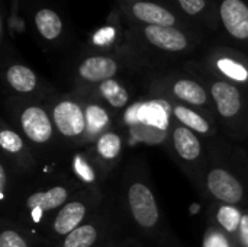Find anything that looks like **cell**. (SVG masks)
Returning a JSON list of instances; mask_svg holds the SVG:
<instances>
[{"mask_svg": "<svg viewBox=\"0 0 248 247\" xmlns=\"http://www.w3.org/2000/svg\"><path fill=\"white\" fill-rule=\"evenodd\" d=\"M121 208L129 224L145 240L158 247H180L155 197L148 166L141 157L132 159L122 173Z\"/></svg>", "mask_w": 248, "mask_h": 247, "instance_id": "6da1fadb", "label": "cell"}, {"mask_svg": "<svg viewBox=\"0 0 248 247\" xmlns=\"http://www.w3.org/2000/svg\"><path fill=\"white\" fill-rule=\"evenodd\" d=\"M71 181L64 169L54 175H38L35 179L25 181L16 204L9 218L45 246V231L58 210L81 191Z\"/></svg>", "mask_w": 248, "mask_h": 247, "instance_id": "7a4b0ae2", "label": "cell"}, {"mask_svg": "<svg viewBox=\"0 0 248 247\" xmlns=\"http://www.w3.org/2000/svg\"><path fill=\"white\" fill-rule=\"evenodd\" d=\"M196 189L209 204L248 208V154L232 141L209 147L208 165Z\"/></svg>", "mask_w": 248, "mask_h": 247, "instance_id": "3957f363", "label": "cell"}, {"mask_svg": "<svg viewBox=\"0 0 248 247\" xmlns=\"http://www.w3.org/2000/svg\"><path fill=\"white\" fill-rule=\"evenodd\" d=\"M4 109L7 122L32 147L41 162V169L48 163H62L65 151L57 137L45 100L9 96Z\"/></svg>", "mask_w": 248, "mask_h": 247, "instance_id": "277c9868", "label": "cell"}, {"mask_svg": "<svg viewBox=\"0 0 248 247\" xmlns=\"http://www.w3.org/2000/svg\"><path fill=\"white\" fill-rule=\"evenodd\" d=\"M211 93L217 121L225 137L234 144H241L248 137V90L234 83L211 76L205 77Z\"/></svg>", "mask_w": 248, "mask_h": 247, "instance_id": "5b68a950", "label": "cell"}, {"mask_svg": "<svg viewBox=\"0 0 248 247\" xmlns=\"http://www.w3.org/2000/svg\"><path fill=\"white\" fill-rule=\"evenodd\" d=\"M105 189H81L54 215L45 231V246L54 247L92 218L105 204Z\"/></svg>", "mask_w": 248, "mask_h": 247, "instance_id": "8992f818", "label": "cell"}, {"mask_svg": "<svg viewBox=\"0 0 248 247\" xmlns=\"http://www.w3.org/2000/svg\"><path fill=\"white\" fill-rule=\"evenodd\" d=\"M167 148L187 179L198 188L209 159V147L202 137L176 121H170Z\"/></svg>", "mask_w": 248, "mask_h": 247, "instance_id": "52a82bcc", "label": "cell"}, {"mask_svg": "<svg viewBox=\"0 0 248 247\" xmlns=\"http://www.w3.org/2000/svg\"><path fill=\"white\" fill-rule=\"evenodd\" d=\"M57 137L65 153L84 147L86 119L81 98L73 92L67 95H54L46 100Z\"/></svg>", "mask_w": 248, "mask_h": 247, "instance_id": "ba28073f", "label": "cell"}, {"mask_svg": "<svg viewBox=\"0 0 248 247\" xmlns=\"http://www.w3.org/2000/svg\"><path fill=\"white\" fill-rule=\"evenodd\" d=\"M151 89L161 100H173L192 108H196L217 119L215 106L205 82L187 76L169 74L160 77L151 84ZM218 122V121H217Z\"/></svg>", "mask_w": 248, "mask_h": 247, "instance_id": "9c48e42d", "label": "cell"}, {"mask_svg": "<svg viewBox=\"0 0 248 247\" xmlns=\"http://www.w3.org/2000/svg\"><path fill=\"white\" fill-rule=\"evenodd\" d=\"M0 157L6 159L23 181L35 179L39 175L41 162L38 156L6 118L0 121Z\"/></svg>", "mask_w": 248, "mask_h": 247, "instance_id": "30bf717a", "label": "cell"}, {"mask_svg": "<svg viewBox=\"0 0 248 247\" xmlns=\"http://www.w3.org/2000/svg\"><path fill=\"white\" fill-rule=\"evenodd\" d=\"M118 221L109 205L102 208L84 224L71 231L54 247H102L113 240Z\"/></svg>", "mask_w": 248, "mask_h": 247, "instance_id": "8fae6325", "label": "cell"}, {"mask_svg": "<svg viewBox=\"0 0 248 247\" xmlns=\"http://www.w3.org/2000/svg\"><path fill=\"white\" fill-rule=\"evenodd\" d=\"M164 102L167 105V111L171 121H176L183 127L189 128L190 131L196 132L199 137L205 140L208 147L219 146L230 141L222 132L217 119H214L212 116L183 103H177L173 100H164Z\"/></svg>", "mask_w": 248, "mask_h": 247, "instance_id": "7c38bea8", "label": "cell"}, {"mask_svg": "<svg viewBox=\"0 0 248 247\" xmlns=\"http://www.w3.org/2000/svg\"><path fill=\"white\" fill-rule=\"evenodd\" d=\"M65 175L83 189H103L106 176L102 173L86 147L65 153L62 160Z\"/></svg>", "mask_w": 248, "mask_h": 247, "instance_id": "4fadbf2b", "label": "cell"}, {"mask_svg": "<svg viewBox=\"0 0 248 247\" xmlns=\"http://www.w3.org/2000/svg\"><path fill=\"white\" fill-rule=\"evenodd\" d=\"M121 70L118 58L110 55H90L81 60L76 67L74 92H87L100 83L116 77Z\"/></svg>", "mask_w": 248, "mask_h": 247, "instance_id": "5bb4252c", "label": "cell"}, {"mask_svg": "<svg viewBox=\"0 0 248 247\" xmlns=\"http://www.w3.org/2000/svg\"><path fill=\"white\" fill-rule=\"evenodd\" d=\"M76 93L81 98L83 108H84V119H86L84 147H87L92 146L105 132L115 128L116 116L94 95L89 92H76Z\"/></svg>", "mask_w": 248, "mask_h": 247, "instance_id": "9a60e30c", "label": "cell"}, {"mask_svg": "<svg viewBox=\"0 0 248 247\" xmlns=\"http://www.w3.org/2000/svg\"><path fill=\"white\" fill-rule=\"evenodd\" d=\"M86 148L89 150L93 160L96 162V165L108 179L112 175V172L119 166L124 157L125 138L115 127L108 132H105L92 146H87Z\"/></svg>", "mask_w": 248, "mask_h": 247, "instance_id": "2e32d148", "label": "cell"}, {"mask_svg": "<svg viewBox=\"0 0 248 247\" xmlns=\"http://www.w3.org/2000/svg\"><path fill=\"white\" fill-rule=\"evenodd\" d=\"M4 80L10 89V96L17 98H31L46 100L49 96L45 95V87L38 77V74L23 64H12L4 73Z\"/></svg>", "mask_w": 248, "mask_h": 247, "instance_id": "e0dca14e", "label": "cell"}, {"mask_svg": "<svg viewBox=\"0 0 248 247\" xmlns=\"http://www.w3.org/2000/svg\"><path fill=\"white\" fill-rule=\"evenodd\" d=\"M144 35L150 45L166 52H182L189 48L187 36L174 26L148 25L144 29Z\"/></svg>", "mask_w": 248, "mask_h": 247, "instance_id": "ac0fdd59", "label": "cell"}, {"mask_svg": "<svg viewBox=\"0 0 248 247\" xmlns=\"http://www.w3.org/2000/svg\"><path fill=\"white\" fill-rule=\"evenodd\" d=\"M87 92L94 95L97 99H100L112 111V114L115 116L118 114H121L132 100V93L128 89V86L124 84L116 77L109 79V80L100 83L99 86H96L94 89L87 90Z\"/></svg>", "mask_w": 248, "mask_h": 247, "instance_id": "d6986e66", "label": "cell"}, {"mask_svg": "<svg viewBox=\"0 0 248 247\" xmlns=\"http://www.w3.org/2000/svg\"><path fill=\"white\" fill-rule=\"evenodd\" d=\"M25 181L19 173L7 163L6 159L0 157V207L1 218H9L16 204L19 192Z\"/></svg>", "mask_w": 248, "mask_h": 247, "instance_id": "ffe728a7", "label": "cell"}, {"mask_svg": "<svg viewBox=\"0 0 248 247\" xmlns=\"http://www.w3.org/2000/svg\"><path fill=\"white\" fill-rule=\"evenodd\" d=\"M221 17L228 33L238 39H248V6L243 0H224Z\"/></svg>", "mask_w": 248, "mask_h": 247, "instance_id": "44dd1931", "label": "cell"}, {"mask_svg": "<svg viewBox=\"0 0 248 247\" xmlns=\"http://www.w3.org/2000/svg\"><path fill=\"white\" fill-rule=\"evenodd\" d=\"M246 208L228 204H209L208 223L221 229L227 234L235 237L241 226Z\"/></svg>", "mask_w": 248, "mask_h": 247, "instance_id": "7402d4cb", "label": "cell"}, {"mask_svg": "<svg viewBox=\"0 0 248 247\" xmlns=\"http://www.w3.org/2000/svg\"><path fill=\"white\" fill-rule=\"evenodd\" d=\"M215 73L211 77L234 83L248 90V64L231 55H219L214 61Z\"/></svg>", "mask_w": 248, "mask_h": 247, "instance_id": "603a6c76", "label": "cell"}, {"mask_svg": "<svg viewBox=\"0 0 248 247\" xmlns=\"http://www.w3.org/2000/svg\"><path fill=\"white\" fill-rule=\"evenodd\" d=\"M132 13L141 22L157 26H174L176 17L163 6L151 1H137L132 6Z\"/></svg>", "mask_w": 248, "mask_h": 247, "instance_id": "cb8c5ba5", "label": "cell"}, {"mask_svg": "<svg viewBox=\"0 0 248 247\" xmlns=\"http://www.w3.org/2000/svg\"><path fill=\"white\" fill-rule=\"evenodd\" d=\"M41 245L16 223L0 218V247H39Z\"/></svg>", "mask_w": 248, "mask_h": 247, "instance_id": "d4e9b609", "label": "cell"}, {"mask_svg": "<svg viewBox=\"0 0 248 247\" xmlns=\"http://www.w3.org/2000/svg\"><path fill=\"white\" fill-rule=\"evenodd\" d=\"M35 25L39 31V33L46 41H54L60 36L62 31V22L61 17L51 9H41L35 15Z\"/></svg>", "mask_w": 248, "mask_h": 247, "instance_id": "484cf974", "label": "cell"}, {"mask_svg": "<svg viewBox=\"0 0 248 247\" xmlns=\"http://www.w3.org/2000/svg\"><path fill=\"white\" fill-rule=\"evenodd\" d=\"M202 247H237V243L235 237L227 234L221 229L208 223L203 233Z\"/></svg>", "mask_w": 248, "mask_h": 247, "instance_id": "4316f807", "label": "cell"}, {"mask_svg": "<svg viewBox=\"0 0 248 247\" xmlns=\"http://www.w3.org/2000/svg\"><path fill=\"white\" fill-rule=\"evenodd\" d=\"M235 243H237V247H248V208H246L241 226L235 236Z\"/></svg>", "mask_w": 248, "mask_h": 247, "instance_id": "83f0119b", "label": "cell"}, {"mask_svg": "<svg viewBox=\"0 0 248 247\" xmlns=\"http://www.w3.org/2000/svg\"><path fill=\"white\" fill-rule=\"evenodd\" d=\"M179 3L187 15H198L205 9L206 4L205 0H179Z\"/></svg>", "mask_w": 248, "mask_h": 247, "instance_id": "f1b7e54d", "label": "cell"}, {"mask_svg": "<svg viewBox=\"0 0 248 247\" xmlns=\"http://www.w3.org/2000/svg\"><path fill=\"white\" fill-rule=\"evenodd\" d=\"M108 247H137V242H134V240H126V242H122V243H116L115 240H112ZM138 247L141 246L138 245Z\"/></svg>", "mask_w": 248, "mask_h": 247, "instance_id": "f546056e", "label": "cell"}, {"mask_svg": "<svg viewBox=\"0 0 248 247\" xmlns=\"http://www.w3.org/2000/svg\"><path fill=\"white\" fill-rule=\"evenodd\" d=\"M109 243H110V242H109ZM109 243H108V245H105V246H102V247H108L109 246Z\"/></svg>", "mask_w": 248, "mask_h": 247, "instance_id": "4dcf8cb0", "label": "cell"}]
</instances>
